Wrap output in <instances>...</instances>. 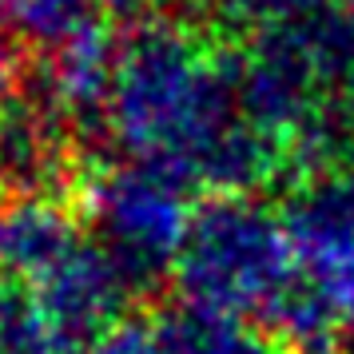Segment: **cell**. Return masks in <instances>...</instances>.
I'll use <instances>...</instances> for the list:
<instances>
[{
    "instance_id": "1",
    "label": "cell",
    "mask_w": 354,
    "mask_h": 354,
    "mask_svg": "<svg viewBox=\"0 0 354 354\" xmlns=\"http://www.w3.org/2000/svg\"><path fill=\"white\" fill-rule=\"evenodd\" d=\"M96 128L124 163L207 195L247 192L283 160L247 104L239 56L176 20H144L112 44Z\"/></svg>"
},
{
    "instance_id": "2",
    "label": "cell",
    "mask_w": 354,
    "mask_h": 354,
    "mask_svg": "<svg viewBox=\"0 0 354 354\" xmlns=\"http://www.w3.org/2000/svg\"><path fill=\"white\" fill-rule=\"evenodd\" d=\"M171 279L187 306L251 322L283 351L315 346V335L335 330V310L306 283L283 211L251 192H215L195 203Z\"/></svg>"
},
{
    "instance_id": "3",
    "label": "cell",
    "mask_w": 354,
    "mask_h": 354,
    "mask_svg": "<svg viewBox=\"0 0 354 354\" xmlns=\"http://www.w3.org/2000/svg\"><path fill=\"white\" fill-rule=\"evenodd\" d=\"M195 203L187 187L147 167H108L88 192V227L131 287L171 274Z\"/></svg>"
},
{
    "instance_id": "4",
    "label": "cell",
    "mask_w": 354,
    "mask_h": 354,
    "mask_svg": "<svg viewBox=\"0 0 354 354\" xmlns=\"http://www.w3.org/2000/svg\"><path fill=\"white\" fill-rule=\"evenodd\" d=\"M88 354H287L251 322L179 303L156 315L120 319Z\"/></svg>"
},
{
    "instance_id": "5",
    "label": "cell",
    "mask_w": 354,
    "mask_h": 354,
    "mask_svg": "<svg viewBox=\"0 0 354 354\" xmlns=\"http://www.w3.org/2000/svg\"><path fill=\"white\" fill-rule=\"evenodd\" d=\"M52 128L56 124L32 100L17 96L8 88V76L0 68V179L24 176L28 167H40L48 160L52 144L60 140V136H52Z\"/></svg>"
},
{
    "instance_id": "6",
    "label": "cell",
    "mask_w": 354,
    "mask_h": 354,
    "mask_svg": "<svg viewBox=\"0 0 354 354\" xmlns=\"http://www.w3.org/2000/svg\"><path fill=\"white\" fill-rule=\"evenodd\" d=\"M0 354H56L28 295L0 279Z\"/></svg>"
},
{
    "instance_id": "7",
    "label": "cell",
    "mask_w": 354,
    "mask_h": 354,
    "mask_svg": "<svg viewBox=\"0 0 354 354\" xmlns=\"http://www.w3.org/2000/svg\"><path fill=\"white\" fill-rule=\"evenodd\" d=\"M92 4H96L108 20H120V17H140L151 0H92Z\"/></svg>"
},
{
    "instance_id": "8",
    "label": "cell",
    "mask_w": 354,
    "mask_h": 354,
    "mask_svg": "<svg viewBox=\"0 0 354 354\" xmlns=\"http://www.w3.org/2000/svg\"><path fill=\"white\" fill-rule=\"evenodd\" d=\"M195 8H203V12H219V17H231V8L239 4V0H187Z\"/></svg>"
}]
</instances>
